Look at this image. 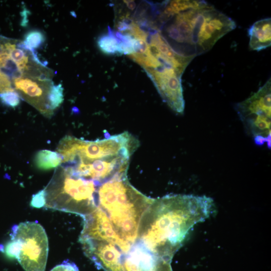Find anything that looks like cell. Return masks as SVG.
Returning <instances> with one entry per match:
<instances>
[{
	"label": "cell",
	"mask_w": 271,
	"mask_h": 271,
	"mask_svg": "<svg viewBox=\"0 0 271 271\" xmlns=\"http://www.w3.org/2000/svg\"><path fill=\"white\" fill-rule=\"evenodd\" d=\"M98 183L76 175L68 165L58 168L43 189V207L83 217L97 206Z\"/></svg>",
	"instance_id": "277c9868"
},
{
	"label": "cell",
	"mask_w": 271,
	"mask_h": 271,
	"mask_svg": "<svg viewBox=\"0 0 271 271\" xmlns=\"http://www.w3.org/2000/svg\"><path fill=\"white\" fill-rule=\"evenodd\" d=\"M97 44L100 50L105 54L121 53V41L115 37L111 32L108 35H103L100 37L98 40Z\"/></svg>",
	"instance_id": "9a60e30c"
},
{
	"label": "cell",
	"mask_w": 271,
	"mask_h": 271,
	"mask_svg": "<svg viewBox=\"0 0 271 271\" xmlns=\"http://www.w3.org/2000/svg\"><path fill=\"white\" fill-rule=\"evenodd\" d=\"M79 240L85 255L98 268L104 271H123L124 253L116 245L100 240Z\"/></svg>",
	"instance_id": "8fae6325"
},
{
	"label": "cell",
	"mask_w": 271,
	"mask_h": 271,
	"mask_svg": "<svg viewBox=\"0 0 271 271\" xmlns=\"http://www.w3.org/2000/svg\"><path fill=\"white\" fill-rule=\"evenodd\" d=\"M62 163V158L57 152L43 150L38 152L34 157L35 165L42 170L57 168Z\"/></svg>",
	"instance_id": "5bb4252c"
},
{
	"label": "cell",
	"mask_w": 271,
	"mask_h": 271,
	"mask_svg": "<svg viewBox=\"0 0 271 271\" xmlns=\"http://www.w3.org/2000/svg\"><path fill=\"white\" fill-rule=\"evenodd\" d=\"M134 188L127 175L100 184L97 205L106 214L114 231L132 247L137 242L141 220L153 201Z\"/></svg>",
	"instance_id": "3957f363"
},
{
	"label": "cell",
	"mask_w": 271,
	"mask_h": 271,
	"mask_svg": "<svg viewBox=\"0 0 271 271\" xmlns=\"http://www.w3.org/2000/svg\"><path fill=\"white\" fill-rule=\"evenodd\" d=\"M139 146V141L127 131L95 141L66 136L59 142L57 152L63 163L90 162L120 155L131 156Z\"/></svg>",
	"instance_id": "5b68a950"
},
{
	"label": "cell",
	"mask_w": 271,
	"mask_h": 271,
	"mask_svg": "<svg viewBox=\"0 0 271 271\" xmlns=\"http://www.w3.org/2000/svg\"><path fill=\"white\" fill-rule=\"evenodd\" d=\"M156 258L142 245L136 242L124 254L123 271H148Z\"/></svg>",
	"instance_id": "7c38bea8"
},
{
	"label": "cell",
	"mask_w": 271,
	"mask_h": 271,
	"mask_svg": "<svg viewBox=\"0 0 271 271\" xmlns=\"http://www.w3.org/2000/svg\"><path fill=\"white\" fill-rule=\"evenodd\" d=\"M127 7L130 10H133L136 8V3L133 1H123Z\"/></svg>",
	"instance_id": "44dd1931"
},
{
	"label": "cell",
	"mask_w": 271,
	"mask_h": 271,
	"mask_svg": "<svg viewBox=\"0 0 271 271\" xmlns=\"http://www.w3.org/2000/svg\"><path fill=\"white\" fill-rule=\"evenodd\" d=\"M11 240L0 248L10 258L18 260L26 271H45L48 254V241L44 228L35 222L14 225Z\"/></svg>",
	"instance_id": "8992f818"
},
{
	"label": "cell",
	"mask_w": 271,
	"mask_h": 271,
	"mask_svg": "<svg viewBox=\"0 0 271 271\" xmlns=\"http://www.w3.org/2000/svg\"><path fill=\"white\" fill-rule=\"evenodd\" d=\"M164 102L177 113L182 114L185 101L181 76L183 74L172 67L145 69Z\"/></svg>",
	"instance_id": "ba28073f"
},
{
	"label": "cell",
	"mask_w": 271,
	"mask_h": 271,
	"mask_svg": "<svg viewBox=\"0 0 271 271\" xmlns=\"http://www.w3.org/2000/svg\"><path fill=\"white\" fill-rule=\"evenodd\" d=\"M82 217L83 226L79 240L106 241L116 245L124 254L131 248L116 234L106 214L99 207L97 206L92 212Z\"/></svg>",
	"instance_id": "30bf717a"
},
{
	"label": "cell",
	"mask_w": 271,
	"mask_h": 271,
	"mask_svg": "<svg viewBox=\"0 0 271 271\" xmlns=\"http://www.w3.org/2000/svg\"><path fill=\"white\" fill-rule=\"evenodd\" d=\"M249 46L251 50L259 51L271 44V19L255 22L248 29Z\"/></svg>",
	"instance_id": "4fadbf2b"
},
{
	"label": "cell",
	"mask_w": 271,
	"mask_h": 271,
	"mask_svg": "<svg viewBox=\"0 0 271 271\" xmlns=\"http://www.w3.org/2000/svg\"><path fill=\"white\" fill-rule=\"evenodd\" d=\"M63 100V88L62 84H53L48 96V104L50 110L53 112V111L62 103Z\"/></svg>",
	"instance_id": "e0dca14e"
},
{
	"label": "cell",
	"mask_w": 271,
	"mask_h": 271,
	"mask_svg": "<svg viewBox=\"0 0 271 271\" xmlns=\"http://www.w3.org/2000/svg\"><path fill=\"white\" fill-rule=\"evenodd\" d=\"M0 99L7 106L15 107L20 104L21 97L16 91H12L0 94Z\"/></svg>",
	"instance_id": "ac0fdd59"
},
{
	"label": "cell",
	"mask_w": 271,
	"mask_h": 271,
	"mask_svg": "<svg viewBox=\"0 0 271 271\" xmlns=\"http://www.w3.org/2000/svg\"><path fill=\"white\" fill-rule=\"evenodd\" d=\"M271 82L266 83L246 99L236 103L235 110L247 133L252 136L255 143L262 146L265 142L270 148Z\"/></svg>",
	"instance_id": "52a82bcc"
},
{
	"label": "cell",
	"mask_w": 271,
	"mask_h": 271,
	"mask_svg": "<svg viewBox=\"0 0 271 271\" xmlns=\"http://www.w3.org/2000/svg\"><path fill=\"white\" fill-rule=\"evenodd\" d=\"M171 261L157 258L148 271H173Z\"/></svg>",
	"instance_id": "d6986e66"
},
{
	"label": "cell",
	"mask_w": 271,
	"mask_h": 271,
	"mask_svg": "<svg viewBox=\"0 0 271 271\" xmlns=\"http://www.w3.org/2000/svg\"><path fill=\"white\" fill-rule=\"evenodd\" d=\"M206 196L171 195L153 199L140 223L137 242L158 258L171 261L189 231L213 212Z\"/></svg>",
	"instance_id": "6da1fadb"
},
{
	"label": "cell",
	"mask_w": 271,
	"mask_h": 271,
	"mask_svg": "<svg viewBox=\"0 0 271 271\" xmlns=\"http://www.w3.org/2000/svg\"><path fill=\"white\" fill-rule=\"evenodd\" d=\"M45 36L40 30H33L27 32L23 41L25 47L29 51L35 52L44 43Z\"/></svg>",
	"instance_id": "2e32d148"
},
{
	"label": "cell",
	"mask_w": 271,
	"mask_h": 271,
	"mask_svg": "<svg viewBox=\"0 0 271 271\" xmlns=\"http://www.w3.org/2000/svg\"><path fill=\"white\" fill-rule=\"evenodd\" d=\"M51 271H79L75 264L72 262L64 261L56 265Z\"/></svg>",
	"instance_id": "ffe728a7"
},
{
	"label": "cell",
	"mask_w": 271,
	"mask_h": 271,
	"mask_svg": "<svg viewBox=\"0 0 271 271\" xmlns=\"http://www.w3.org/2000/svg\"><path fill=\"white\" fill-rule=\"evenodd\" d=\"M14 89L26 101L41 114L50 117L53 114L49 107L48 96L53 85L51 79L22 75L12 81Z\"/></svg>",
	"instance_id": "9c48e42d"
},
{
	"label": "cell",
	"mask_w": 271,
	"mask_h": 271,
	"mask_svg": "<svg viewBox=\"0 0 271 271\" xmlns=\"http://www.w3.org/2000/svg\"><path fill=\"white\" fill-rule=\"evenodd\" d=\"M235 22L204 1L194 0L188 8L171 17L163 25L164 34L178 54L194 58L209 51Z\"/></svg>",
	"instance_id": "7a4b0ae2"
}]
</instances>
